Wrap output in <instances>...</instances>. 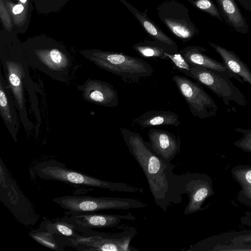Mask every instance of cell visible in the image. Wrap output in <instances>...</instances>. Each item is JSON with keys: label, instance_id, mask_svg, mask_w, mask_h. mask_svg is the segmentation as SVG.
<instances>
[{"label": "cell", "instance_id": "f546056e", "mask_svg": "<svg viewBox=\"0 0 251 251\" xmlns=\"http://www.w3.org/2000/svg\"><path fill=\"white\" fill-rule=\"evenodd\" d=\"M24 10V7L21 4H17L13 9V12L15 14L20 13Z\"/></svg>", "mask_w": 251, "mask_h": 251}, {"label": "cell", "instance_id": "ba28073f", "mask_svg": "<svg viewBox=\"0 0 251 251\" xmlns=\"http://www.w3.org/2000/svg\"><path fill=\"white\" fill-rule=\"evenodd\" d=\"M31 67L54 80L67 82L73 63L69 55L60 49H39L25 55Z\"/></svg>", "mask_w": 251, "mask_h": 251}, {"label": "cell", "instance_id": "484cf974", "mask_svg": "<svg viewBox=\"0 0 251 251\" xmlns=\"http://www.w3.org/2000/svg\"><path fill=\"white\" fill-rule=\"evenodd\" d=\"M233 130L242 135L241 138L233 142V145L245 151L251 152V129L236 127Z\"/></svg>", "mask_w": 251, "mask_h": 251}, {"label": "cell", "instance_id": "9c48e42d", "mask_svg": "<svg viewBox=\"0 0 251 251\" xmlns=\"http://www.w3.org/2000/svg\"><path fill=\"white\" fill-rule=\"evenodd\" d=\"M172 80L193 116L201 119L216 116L218 112L216 103L199 83L178 75H174Z\"/></svg>", "mask_w": 251, "mask_h": 251}, {"label": "cell", "instance_id": "4fadbf2b", "mask_svg": "<svg viewBox=\"0 0 251 251\" xmlns=\"http://www.w3.org/2000/svg\"><path fill=\"white\" fill-rule=\"evenodd\" d=\"M149 142L152 150L165 161L171 163L180 152V140L167 130L151 128L148 131Z\"/></svg>", "mask_w": 251, "mask_h": 251}, {"label": "cell", "instance_id": "5bb4252c", "mask_svg": "<svg viewBox=\"0 0 251 251\" xmlns=\"http://www.w3.org/2000/svg\"><path fill=\"white\" fill-rule=\"evenodd\" d=\"M16 107L5 77L0 72V115L11 136L17 142L20 125Z\"/></svg>", "mask_w": 251, "mask_h": 251}, {"label": "cell", "instance_id": "52a82bcc", "mask_svg": "<svg viewBox=\"0 0 251 251\" xmlns=\"http://www.w3.org/2000/svg\"><path fill=\"white\" fill-rule=\"evenodd\" d=\"M137 233V230L133 226H127L116 233L92 230L70 240L72 246L79 251H138L130 245Z\"/></svg>", "mask_w": 251, "mask_h": 251}, {"label": "cell", "instance_id": "d4e9b609", "mask_svg": "<svg viewBox=\"0 0 251 251\" xmlns=\"http://www.w3.org/2000/svg\"><path fill=\"white\" fill-rule=\"evenodd\" d=\"M52 233L48 231L35 230L29 233V235L40 244L52 250L58 251V246L52 237Z\"/></svg>", "mask_w": 251, "mask_h": 251}, {"label": "cell", "instance_id": "8992f818", "mask_svg": "<svg viewBox=\"0 0 251 251\" xmlns=\"http://www.w3.org/2000/svg\"><path fill=\"white\" fill-rule=\"evenodd\" d=\"M52 201L66 210V214L96 213L103 210L140 208L147 204L137 199L89 196L66 195Z\"/></svg>", "mask_w": 251, "mask_h": 251}, {"label": "cell", "instance_id": "cb8c5ba5", "mask_svg": "<svg viewBox=\"0 0 251 251\" xmlns=\"http://www.w3.org/2000/svg\"><path fill=\"white\" fill-rule=\"evenodd\" d=\"M164 22L172 32L178 37L189 39L194 35L193 29L185 21L166 18Z\"/></svg>", "mask_w": 251, "mask_h": 251}, {"label": "cell", "instance_id": "83f0119b", "mask_svg": "<svg viewBox=\"0 0 251 251\" xmlns=\"http://www.w3.org/2000/svg\"><path fill=\"white\" fill-rule=\"evenodd\" d=\"M240 221L243 225L251 227V212L249 211H246L244 215L241 218ZM250 241H251V233L240 235L234 238L232 240L231 243H245Z\"/></svg>", "mask_w": 251, "mask_h": 251}, {"label": "cell", "instance_id": "7c38bea8", "mask_svg": "<svg viewBox=\"0 0 251 251\" xmlns=\"http://www.w3.org/2000/svg\"><path fill=\"white\" fill-rule=\"evenodd\" d=\"M76 86L83 99L88 102L107 107L118 105V92L108 82L89 78L82 84H76Z\"/></svg>", "mask_w": 251, "mask_h": 251}, {"label": "cell", "instance_id": "7402d4cb", "mask_svg": "<svg viewBox=\"0 0 251 251\" xmlns=\"http://www.w3.org/2000/svg\"><path fill=\"white\" fill-rule=\"evenodd\" d=\"M136 17L149 34L160 42L176 48V43L164 34L156 25L146 16L135 13Z\"/></svg>", "mask_w": 251, "mask_h": 251}, {"label": "cell", "instance_id": "5b68a950", "mask_svg": "<svg viewBox=\"0 0 251 251\" xmlns=\"http://www.w3.org/2000/svg\"><path fill=\"white\" fill-rule=\"evenodd\" d=\"M84 55L99 68L127 81L136 82L153 73L152 67L147 61L123 53L95 51Z\"/></svg>", "mask_w": 251, "mask_h": 251}, {"label": "cell", "instance_id": "ffe728a7", "mask_svg": "<svg viewBox=\"0 0 251 251\" xmlns=\"http://www.w3.org/2000/svg\"><path fill=\"white\" fill-rule=\"evenodd\" d=\"M41 226L52 234L55 233L69 239H75L82 234L76 229L74 225L64 218L54 221L46 220L42 223Z\"/></svg>", "mask_w": 251, "mask_h": 251}, {"label": "cell", "instance_id": "603a6c76", "mask_svg": "<svg viewBox=\"0 0 251 251\" xmlns=\"http://www.w3.org/2000/svg\"><path fill=\"white\" fill-rule=\"evenodd\" d=\"M134 50L141 56L146 58H157L168 59L166 53L175 54L168 51L163 47L152 44H138L133 46Z\"/></svg>", "mask_w": 251, "mask_h": 251}, {"label": "cell", "instance_id": "f1b7e54d", "mask_svg": "<svg viewBox=\"0 0 251 251\" xmlns=\"http://www.w3.org/2000/svg\"><path fill=\"white\" fill-rule=\"evenodd\" d=\"M251 251V241L245 243H231L221 247L218 251Z\"/></svg>", "mask_w": 251, "mask_h": 251}, {"label": "cell", "instance_id": "9a60e30c", "mask_svg": "<svg viewBox=\"0 0 251 251\" xmlns=\"http://www.w3.org/2000/svg\"><path fill=\"white\" fill-rule=\"evenodd\" d=\"M207 50L200 47L188 46L181 50L179 53L189 63L209 69L228 78H235L242 83L244 81L231 73L223 62L216 60L203 53Z\"/></svg>", "mask_w": 251, "mask_h": 251}, {"label": "cell", "instance_id": "8fae6325", "mask_svg": "<svg viewBox=\"0 0 251 251\" xmlns=\"http://www.w3.org/2000/svg\"><path fill=\"white\" fill-rule=\"evenodd\" d=\"M64 219L72 224L82 233L93 228H111L117 226L123 220H135L136 217L128 213L126 215L109 214L96 213H82L66 214Z\"/></svg>", "mask_w": 251, "mask_h": 251}, {"label": "cell", "instance_id": "44dd1931", "mask_svg": "<svg viewBox=\"0 0 251 251\" xmlns=\"http://www.w3.org/2000/svg\"><path fill=\"white\" fill-rule=\"evenodd\" d=\"M230 23L236 28L245 26V22L233 0H217Z\"/></svg>", "mask_w": 251, "mask_h": 251}, {"label": "cell", "instance_id": "4dcf8cb0", "mask_svg": "<svg viewBox=\"0 0 251 251\" xmlns=\"http://www.w3.org/2000/svg\"><path fill=\"white\" fill-rule=\"evenodd\" d=\"M22 2H25L26 1V0H20Z\"/></svg>", "mask_w": 251, "mask_h": 251}, {"label": "cell", "instance_id": "6da1fadb", "mask_svg": "<svg viewBox=\"0 0 251 251\" xmlns=\"http://www.w3.org/2000/svg\"><path fill=\"white\" fill-rule=\"evenodd\" d=\"M120 131L129 152L144 173L155 203L164 212L172 204L182 200L180 175L174 173L175 166L163 160L138 133L126 128Z\"/></svg>", "mask_w": 251, "mask_h": 251}, {"label": "cell", "instance_id": "30bf717a", "mask_svg": "<svg viewBox=\"0 0 251 251\" xmlns=\"http://www.w3.org/2000/svg\"><path fill=\"white\" fill-rule=\"evenodd\" d=\"M180 178L182 193L186 194L189 198L184 214L187 215L208 208L209 205L202 207V205L215 194L211 177L203 173H187L180 175Z\"/></svg>", "mask_w": 251, "mask_h": 251}, {"label": "cell", "instance_id": "3957f363", "mask_svg": "<svg viewBox=\"0 0 251 251\" xmlns=\"http://www.w3.org/2000/svg\"><path fill=\"white\" fill-rule=\"evenodd\" d=\"M168 57L179 71L208 88L226 106L231 102L241 106L248 105L246 97L229 78L205 67L189 63L178 52L169 54Z\"/></svg>", "mask_w": 251, "mask_h": 251}, {"label": "cell", "instance_id": "277c9868", "mask_svg": "<svg viewBox=\"0 0 251 251\" xmlns=\"http://www.w3.org/2000/svg\"><path fill=\"white\" fill-rule=\"evenodd\" d=\"M37 176L45 180H56L68 184L104 189L113 192L142 193L139 188L123 182H114L100 179L66 167L59 161L50 159L35 167Z\"/></svg>", "mask_w": 251, "mask_h": 251}, {"label": "cell", "instance_id": "d6986e66", "mask_svg": "<svg viewBox=\"0 0 251 251\" xmlns=\"http://www.w3.org/2000/svg\"><path fill=\"white\" fill-rule=\"evenodd\" d=\"M251 233V230L226 232L219 235H214L203 239L191 246L187 251H216L223 246L229 245L232 240L240 235Z\"/></svg>", "mask_w": 251, "mask_h": 251}, {"label": "cell", "instance_id": "7a4b0ae2", "mask_svg": "<svg viewBox=\"0 0 251 251\" xmlns=\"http://www.w3.org/2000/svg\"><path fill=\"white\" fill-rule=\"evenodd\" d=\"M13 52H3L0 56L4 77L12 95L19 117L25 130L30 132L34 128L28 117L26 110L25 92H27L32 110L40 120L36 93L40 92V86L30 77L29 66L25 54Z\"/></svg>", "mask_w": 251, "mask_h": 251}, {"label": "cell", "instance_id": "e0dca14e", "mask_svg": "<svg viewBox=\"0 0 251 251\" xmlns=\"http://www.w3.org/2000/svg\"><path fill=\"white\" fill-rule=\"evenodd\" d=\"M209 44L220 55L223 63L231 73L251 85V71L246 64L233 51L214 43Z\"/></svg>", "mask_w": 251, "mask_h": 251}, {"label": "cell", "instance_id": "ac0fdd59", "mask_svg": "<svg viewBox=\"0 0 251 251\" xmlns=\"http://www.w3.org/2000/svg\"><path fill=\"white\" fill-rule=\"evenodd\" d=\"M231 174L241 187L238 194V201L251 207V166L239 164L232 168Z\"/></svg>", "mask_w": 251, "mask_h": 251}, {"label": "cell", "instance_id": "4316f807", "mask_svg": "<svg viewBox=\"0 0 251 251\" xmlns=\"http://www.w3.org/2000/svg\"><path fill=\"white\" fill-rule=\"evenodd\" d=\"M194 4L199 9L222 21V18L218 9L210 0H196L194 2Z\"/></svg>", "mask_w": 251, "mask_h": 251}, {"label": "cell", "instance_id": "2e32d148", "mask_svg": "<svg viewBox=\"0 0 251 251\" xmlns=\"http://www.w3.org/2000/svg\"><path fill=\"white\" fill-rule=\"evenodd\" d=\"M180 120L176 113L165 110H150L131 121L133 126L141 128L152 127L158 126H173L177 127Z\"/></svg>", "mask_w": 251, "mask_h": 251}]
</instances>
